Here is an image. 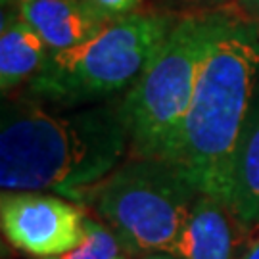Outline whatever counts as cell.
Here are the masks:
<instances>
[{"label": "cell", "mask_w": 259, "mask_h": 259, "mask_svg": "<svg viewBox=\"0 0 259 259\" xmlns=\"http://www.w3.org/2000/svg\"><path fill=\"white\" fill-rule=\"evenodd\" d=\"M240 259H259V240L253 242L250 246V250L244 251V255Z\"/></svg>", "instance_id": "13"}, {"label": "cell", "mask_w": 259, "mask_h": 259, "mask_svg": "<svg viewBox=\"0 0 259 259\" xmlns=\"http://www.w3.org/2000/svg\"><path fill=\"white\" fill-rule=\"evenodd\" d=\"M142 259H179V257L171 255V253H148L146 257H142Z\"/></svg>", "instance_id": "15"}, {"label": "cell", "mask_w": 259, "mask_h": 259, "mask_svg": "<svg viewBox=\"0 0 259 259\" xmlns=\"http://www.w3.org/2000/svg\"><path fill=\"white\" fill-rule=\"evenodd\" d=\"M250 231L219 198L202 194L171 255L179 259H240L244 232Z\"/></svg>", "instance_id": "7"}, {"label": "cell", "mask_w": 259, "mask_h": 259, "mask_svg": "<svg viewBox=\"0 0 259 259\" xmlns=\"http://www.w3.org/2000/svg\"><path fill=\"white\" fill-rule=\"evenodd\" d=\"M14 2H16V4H18V6H19V2H21V0H2V6L6 8L8 4H14Z\"/></svg>", "instance_id": "17"}, {"label": "cell", "mask_w": 259, "mask_h": 259, "mask_svg": "<svg viewBox=\"0 0 259 259\" xmlns=\"http://www.w3.org/2000/svg\"><path fill=\"white\" fill-rule=\"evenodd\" d=\"M106 19H117L133 14L140 0H87Z\"/></svg>", "instance_id": "12"}, {"label": "cell", "mask_w": 259, "mask_h": 259, "mask_svg": "<svg viewBox=\"0 0 259 259\" xmlns=\"http://www.w3.org/2000/svg\"><path fill=\"white\" fill-rule=\"evenodd\" d=\"M48 47L42 37L25 19L16 18L2 23L0 35V89L2 94L18 87L21 81L45 67L48 60Z\"/></svg>", "instance_id": "9"}, {"label": "cell", "mask_w": 259, "mask_h": 259, "mask_svg": "<svg viewBox=\"0 0 259 259\" xmlns=\"http://www.w3.org/2000/svg\"><path fill=\"white\" fill-rule=\"evenodd\" d=\"M18 8L50 52L83 45L110 21L87 0H21Z\"/></svg>", "instance_id": "8"}, {"label": "cell", "mask_w": 259, "mask_h": 259, "mask_svg": "<svg viewBox=\"0 0 259 259\" xmlns=\"http://www.w3.org/2000/svg\"><path fill=\"white\" fill-rule=\"evenodd\" d=\"M175 23L169 16L152 14L110 19L83 45L50 52L31 89L62 102L117 93L139 79Z\"/></svg>", "instance_id": "5"}, {"label": "cell", "mask_w": 259, "mask_h": 259, "mask_svg": "<svg viewBox=\"0 0 259 259\" xmlns=\"http://www.w3.org/2000/svg\"><path fill=\"white\" fill-rule=\"evenodd\" d=\"M119 253V240L102 223L84 217V236L81 244L62 255L42 259H115Z\"/></svg>", "instance_id": "11"}, {"label": "cell", "mask_w": 259, "mask_h": 259, "mask_svg": "<svg viewBox=\"0 0 259 259\" xmlns=\"http://www.w3.org/2000/svg\"><path fill=\"white\" fill-rule=\"evenodd\" d=\"M229 205L246 227H259V89L234 159Z\"/></svg>", "instance_id": "10"}, {"label": "cell", "mask_w": 259, "mask_h": 259, "mask_svg": "<svg viewBox=\"0 0 259 259\" xmlns=\"http://www.w3.org/2000/svg\"><path fill=\"white\" fill-rule=\"evenodd\" d=\"M229 21L219 14L179 19L135 81L123 106L137 157L167 156L192 102L200 69Z\"/></svg>", "instance_id": "3"}, {"label": "cell", "mask_w": 259, "mask_h": 259, "mask_svg": "<svg viewBox=\"0 0 259 259\" xmlns=\"http://www.w3.org/2000/svg\"><path fill=\"white\" fill-rule=\"evenodd\" d=\"M181 2H186V4H217L223 0H181Z\"/></svg>", "instance_id": "16"}, {"label": "cell", "mask_w": 259, "mask_h": 259, "mask_svg": "<svg viewBox=\"0 0 259 259\" xmlns=\"http://www.w3.org/2000/svg\"><path fill=\"white\" fill-rule=\"evenodd\" d=\"M238 2H240L244 8L253 10V12H255V10L259 8V0H238Z\"/></svg>", "instance_id": "14"}, {"label": "cell", "mask_w": 259, "mask_h": 259, "mask_svg": "<svg viewBox=\"0 0 259 259\" xmlns=\"http://www.w3.org/2000/svg\"><path fill=\"white\" fill-rule=\"evenodd\" d=\"M259 89V37L231 19L213 42L194 96L165 157L202 194L229 204L234 159Z\"/></svg>", "instance_id": "2"}, {"label": "cell", "mask_w": 259, "mask_h": 259, "mask_svg": "<svg viewBox=\"0 0 259 259\" xmlns=\"http://www.w3.org/2000/svg\"><path fill=\"white\" fill-rule=\"evenodd\" d=\"M255 12H257V14H259V8H257V10H255Z\"/></svg>", "instance_id": "19"}, {"label": "cell", "mask_w": 259, "mask_h": 259, "mask_svg": "<svg viewBox=\"0 0 259 259\" xmlns=\"http://www.w3.org/2000/svg\"><path fill=\"white\" fill-rule=\"evenodd\" d=\"M125 106L102 104L56 115L35 102L2 104L0 186L4 192L52 190L67 198L98 185L125 154Z\"/></svg>", "instance_id": "1"}, {"label": "cell", "mask_w": 259, "mask_h": 259, "mask_svg": "<svg viewBox=\"0 0 259 259\" xmlns=\"http://www.w3.org/2000/svg\"><path fill=\"white\" fill-rule=\"evenodd\" d=\"M115 259H127V257H125V255H117Z\"/></svg>", "instance_id": "18"}, {"label": "cell", "mask_w": 259, "mask_h": 259, "mask_svg": "<svg viewBox=\"0 0 259 259\" xmlns=\"http://www.w3.org/2000/svg\"><path fill=\"white\" fill-rule=\"evenodd\" d=\"M202 192L161 157H137L77 196L93 200L129 251L171 253Z\"/></svg>", "instance_id": "4"}, {"label": "cell", "mask_w": 259, "mask_h": 259, "mask_svg": "<svg viewBox=\"0 0 259 259\" xmlns=\"http://www.w3.org/2000/svg\"><path fill=\"white\" fill-rule=\"evenodd\" d=\"M0 223L10 244L37 259L73 250L84 236L83 211L56 196L4 192Z\"/></svg>", "instance_id": "6"}]
</instances>
